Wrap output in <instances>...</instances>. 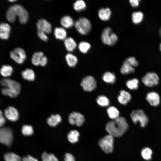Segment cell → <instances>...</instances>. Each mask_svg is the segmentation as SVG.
I'll list each match as a JSON object with an SVG mask.
<instances>
[{
    "instance_id": "4",
    "label": "cell",
    "mask_w": 161,
    "mask_h": 161,
    "mask_svg": "<svg viewBox=\"0 0 161 161\" xmlns=\"http://www.w3.org/2000/svg\"><path fill=\"white\" fill-rule=\"evenodd\" d=\"M75 27L80 34L87 35L92 29V24L90 20L85 17H80L74 23Z\"/></svg>"
},
{
    "instance_id": "8",
    "label": "cell",
    "mask_w": 161,
    "mask_h": 161,
    "mask_svg": "<svg viewBox=\"0 0 161 161\" xmlns=\"http://www.w3.org/2000/svg\"><path fill=\"white\" fill-rule=\"evenodd\" d=\"M159 78L157 73L151 72L147 73L142 79L143 83L146 86L151 87L157 85Z\"/></svg>"
},
{
    "instance_id": "1",
    "label": "cell",
    "mask_w": 161,
    "mask_h": 161,
    "mask_svg": "<svg viewBox=\"0 0 161 161\" xmlns=\"http://www.w3.org/2000/svg\"><path fill=\"white\" fill-rule=\"evenodd\" d=\"M129 125L125 119L119 117L109 122L106 125V129L113 137H119L122 136L127 130Z\"/></svg>"
},
{
    "instance_id": "18",
    "label": "cell",
    "mask_w": 161,
    "mask_h": 161,
    "mask_svg": "<svg viewBox=\"0 0 161 161\" xmlns=\"http://www.w3.org/2000/svg\"><path fill=\"white\" fill-rule=\"evenodd\" d=\"M117 99L120 103L126 105L131 100V96L128 92L122 90L120 92V95L118 96Z\"/></svg>"
},
{
    "instance_id": "5",
    "label": "cell",
    "mask_w": 161,
    "mask_h": 161,
    "mask_svg": "<svg viewBox=\"0 0 161 161\" xmlns=\"http://www.w3.org/2000/svg\"><path fill=\"white\" fill-rule=\"evenodd\" d=\"M131 117L134 123L139 122L142 127H145L148 122L147 116L142 109L133 110L131 114Z\"/></svg>"
},
{
    "instance_id": "29",
    "label": "cell",
    "mask_w": 161,
    "mask_h": 161,
    "mask_svg": "<svg viewBox=\"0 0 161 161\" xmlns=\"http://www.w3.org/2000/svg\"><path fill=\"white\" fill-rule=\"evenodd\" d=\"M107 112L109 117L113 119L119 117V112L118 110L114 106H110L107 109Z\"/></svg>"
},
{
    "instance_id": "14",
    "label": "cell",
    "mask_w": 161,
    "mask_h": 161,
    "mask_svg": "<svg viewBox=\"0 0 161 161\" xmlns=\"http://www.w3.org/2000/svg\"><path fill=\"white\" fill-rule=\"evenodd\" d=\"M37 27V30L43 32L46 34H49L52 31V26L51 24L44 19H40L38 21Z\"/></svg>"
},
{
    "instance_id": "45",
    "label": "cell",
    "mask_w": 161,
    "mask_h": 161,
    "mask_svg": "<svg viewBox=\"0 0 161 161\" xmlns=\"http://www.w3.org/2000/svg\"><path fill=\"white\" fill-rule=\"evenodd\" d=\"M22 160V161H38L37 159L30 155H27L26 157H24Z\"/></svg>"
},
{
    "instance_id": "25",
    "label": "cell",
    "mask_w": 161,
    "mask_h": 161,
    "mask_svg": "<svg viewBox=\"0 0 161 161\" xmlns=\"http://www.w3.org/2000/svg\"><path fill=\"white\" fill-rule=\"evenodd\" d=\"M13 71V68L11 66L4 65L0 69V73L3 77L7 78L11 75Z\"/></svg>"
},
{
    "instance_id": "37",
    "label": "cell",
    "mask_w": 161,
    "mask_h": 161,
    "mask_svg": "<svg viewBox=\"0 0 161 161\" xmlns=\"http://www.w3.org/2000/svg\"><path fill=\"white\" fill-rule=\"evenodd\" d=\"M143 14L140 12H134L132 15V19L133 22L135 24L140 23L142 20Z\"/></svg>"
},
{
    "instance_id": "36",
    "label": "cell",
    "mask_w": 161,
    "mask_h": 161,
    "mask_svg": "<svg viewBox=\"0 0 161 161\" xmlns=\"http://www.w3.org/2000/svg\"><path fill=\"white\" fill-rule=\"evenodd\" d=\"M134 71V67L126 64H123L120 68V72L124 75L132 73Z\"/></svg>"
},
{
    "instance_id": "33",
    "label": "cell",
    "mask_w": 161,
    "mask_h": 161,
    "mask_svg": "<svg viewBox=\"0 0 161 161\" xmlns=\"http://www.w3.org/2000/svg\"><path fill=\"white\" fill-rule=\"evenodd\" d=\"M43 55V53L41 52L34 53L31 59V62L32 64L35 66L39 65L40 60Z\"/></svg>"
},
{
    "instance_id": "19",
    "label": "cell",
    "mask_w": 161,
    "mask_h": 161,
    "mask_svg": "<svg viewBox=\"0 0 161 161\" xmlns=\"http://www.w3.org/2000/svg\"><path fill=\"white\" fill-rule=\"evenodd\" d=\"M60 23L64 28H70L74 25V22L72 18L70 16L66 15L61 19Z\"/></svg>"
},
{
    "instance_id": "34",
    "label": "cell",
    "mask_w": 161,
    "mask_h": 161,
    "mask_svg": "<svg viewBox=\"0 0 161 161\" xmlns=\"http://www.w3.org/2000/svg\"><path fill=\"white\" fill-rule=\"evenodd\" d=\"M152 151L149 148L145 147L143 148L141 151V155L144 160H149L152 157Z\"/></svg>"
},
{
    "instance_id": "48",
    "label": "cell",
    "mask_w": 161,
    "mask_h": 161,
    "mask_svg": "<svg viewBox=\"0 0 161 161\" xmlns=\"http://www.w3.org/2000/svg\"><path fill=\"white\" fill-rule=\"evenodd\" d=\"M160 36H161V28L160 30Z\"/></svg>"
},
{
    "instance_id": "44",
    "label": "cell",
    "mask_w": 161,
    "mask_h": 161,
    "mask_svg": "<svg viewBox=\"0 0 161 161\" xmlns=\"http://www.w3.org/2000/svg\"><path fill=\"white\" fill-rule=\"evenodd\" d=\"M47 63V57L43 55L41 58L40 62L39 65L44 66L46 65Z\"/></svg>"
},
{
    "instance_id": "21",
    "label": "cell",
    "mask_w": 161,
    "mask_h": 161,
    "mask_svg": "<svg viewBox=\"0 0 161 161\" xmlns=\"http://www.w3.org/2000/svg\"><path fill=\"white\" fill-rule=\"evenodd\" d=\"M61 117L59 114H52L47 118V122L49 126L55 127L61 122Z\"/></svg>"
},
{
    "instance_id": "41",
    "label": "cell",
    "mask_w": 161,
    "mask_h": 161,
    "mask_svg": "<svg viewBox=\"0 0 161 161\" xmlns=\"http://www.w3.org/2000/svg\"><path fill=\"white\" fill-rule=\"evenodd\" d=\"M37 35L38 37L42 41H46L48 40V36L45 32L37 30Z\"/></svg>"
},
{
    "instance_id": "6",
    "label": "cell",
    "mask_w": 161,
    "mask_h": 161,
    "mask_svg": "<svg viewBox=\"0 0 161 161\" xmlns=\"http://www.w3.org/2000/svg\"><path fill=\"white\" fill-rule=\"evenodd\" d=\"M98 144L104 152L111 153L113 149V137L110 134L107 135L99 140Z\"/></svg>"
},
{
    "instance_id": "11",
    "label": "cell",
    "mask_w": 161,
    "mask_h": 161,
    "mask_svg": "<svg viewBox=\"0 0 161 161\" xmlns=\"http://www.w3.org/2000/svg\"><path fill=\"white\" fill-rule=\"evenodd\" d=\"M68 120L72 125H76L80 126L82 125L85 121L84 116L80 113L73 112L70 114L69 116Z\"/></svg>"
},
{
    "instance_id": "15",
    "label": "cell",
    "mask_w": 161,
    "mask_h": 161,
    "mask_svg": "<svg viewBox=\"0 0 161 161\" xmlns=\"http://www.w3.org/2000/svg\"><path fill=\"white\" fill-rule=\"evenodd\" d=\"M112 32V29L109 27L104 29L101 33V39L104 44L110 46Z\"/></svg>"
},
{
    "instance_id": "35",
    "label": "cell",
    "mask_w": 161,
    "mask_h": 161,
    "mask_svg": "<svg viewBox=\"0 0 161 161\" xmlns=\"http://www.w3.org/2000/svg\"><path fill=\"white\" fill-rule=\"evenodd\" d=\"M96 101L99 106L102 107L107 106L109 104V99L104 95L99 96L97 99Z\"/></svg>"
},
{
    "instance_id": "47",
    "label": "cell",
    "mask_w": 161,
    "mask_h": 161,
    "mask_svg": "<svg viewBox=\"0 0 161 161\" xmlns=\"http://www.w3.org/2000/svg\"><path fill=\"white\" fill-rule=\"evenodd\" d=\"M16 0H10L9 1H11V2H13V1H15Z\"/></svg>"
},
{
    "instance_id": "12",
    "label": "cell",
    "mask_w": 161,
    "mask_h": 161,
    "mask_svg": "<svg viewBox=\"0 0 161 161\" xmlns=\"http://www.w3.org/2000/svg\"><path fill=\"white\" fill-rule=\"evenodd\" d=\"M4 117L11 121H15L18 119L19 114L17 110L13 106L7 107L4 111Z\"/></svg>"
},
{
    "instance_id": "31",
    "label": "cell",
    "mask_w": 161,
    "mask_h": 161,
    "mask_svg": "<svg viewBox=\"0 0 161 161\" xmlns=\"http://www.w3.org/2000/svg\"><path fill=\"white\" fill-rule=\"evenodd\" d=\"M79 136V132L76 130L70 131L67 135V138L69 141L72 143H75L78 141V137Z\"/></svg>"
},
{
    "instance_id": "39",
    "label": "cell",
    "mask_w": 161,
    "mask_h": 161,
    "mask_svg": "<svg viewBox=\"0 0 161 161\" xmlns=\"http://www.w3.org/2000/svg\"><path fill=\"white\" fill-rule=\"evenodd\" d=\"M42 161H58V159L52 154H48L46 152H44L42 155Z\"/></svg>"
},
{
    "instance_id": "2",
    "label": "cell",
    "mask_w": 161,
    "mask_h": 161,
    "mask_svg": "<svg viewBox=\"0 0 161 161\" xmlns=\"http://www.w3.org/2000/svg\"><path fill=\"white\" fill-rule=\"evenodd\" d=\"M17 16L19 17V21L22 24H25L28 20V12L22 6L18 4L10 7L6 14L7 18L11 23L15 21Z\"/></svg>"
},
{
    "instance_id": "22",
    "label": "cell",
    "mask_w": 161,
    "mask_h": 161,
    "mask_svg": "<svg viewBox=\"0 0 161 161\" xmlns=\"http://www.w3.org/2000/svg\"><path fill=\"white\" fill-rule=\"evenodd\" d=\"M64 44L66 49L69 52L73 51L77 46L75 41L71 37L66 38L64 40Z\"/></svg>"
},
{
    "instance_id": "28",
    "label": "cell",
    "mask_w": 161,
    "mask_h": 161,
    "mask_svg": "<svg viewBox=\"0 0 161 161\" xmlns=\"http://www.w3.org/2000/svg\"><path fill=\"white\" fill-rule=\"evenodd\" d=\"M4 158L5 161H22L19 156L12 152L6 153L4 155Z\"/></svg>"
},
{
    "instance_id": "40",
    "label": "cell",
    "mask_w": 161,
    "mask_h": 161,
    "mask_svg": "<svg viewBox=\"0 0 161 161\" xmlns=\"http://www.w3.org/2000/svg\"><path fill=\"white\" fill-rule=\"evenodd\" d=\"M123 64H128L133 67H136L138 65V61L133 57L127 58L124 61Z\"/></svg>"
},
{
    "instance_id": "17",
    "label": "cell",
    "mask_w": 161,
    "mask_h": 161,
    "mask_svg": "<svg viewBox=\"0 0 161 161\" xmlns=\"http://www.w3.org/2000/svg\"><path fill=\"white\" fill-rule=\"evenodd\" d=\"M11 28L10 26L6 23L0 24V38L3 39H7L9 36Z\"/></svg>"
},
{
    "instance_id": "20",
    "label": "cell",
    "mask_w": 161,
    "mask_h": 161,
    "mask_svg": "<svg viewBox=\"0 0 161 161\" xmlns=\"http://www.w3.org/2000/svg\"><path fill=\"white\" fill-rule=\"evenodd\" d=\"M54 34L56 39L63 40L66 38L67 32L64 27H56L54 30Z\"/></svg>"
},
{
    "instance_id": "38",
    "label": "cell",
    "mask_w": 161,
    "mask_h": 161,
    "mask_svg": "<svg viewBox=\"0 0 161 161\" xmlns=\"http://www.w3.org/2000/svg\"><path fill=\"white\" fill-rule=\"evenodd\" d=\"M33 130L31 125H24L21 129V132L23 135L25 136H30L33 133Z\"/></svg>"
},
{
    "instance_id": "49",
    "label": "cell",
    "mask_w": 161,
    "mask_h": 161,
    "mask_svg": "<svg viewBox=\"0 0 161 161\" xmlns=\"http://www.w3.org/2000/svg\"><path fill=\"white\" fill-rule=\"evenodd\" d=\"M160 50L161 51V44H160Z\"/></svg>"
},
{
    "instance_id": "32",
    "label": "cell",
    "mask_w": 161,
    "mask_h": 161,
    "mask_svg": "<svg viewBox=\"0 0 161 161\" xmlns=\"http://www.w3.org/2000/svg\"><path fill=\"white\" fill-rule=\"evenodd\" d=\"M139 81L136 78H133L128 80L126 82L127 87L131 90L137 89L138 87Z\"/></svg>"
},
{
    "instance_id": "30",
    "label": "cell",
    "mask_w": 161,
    "mask_h": 161,
    "mask_svg": "<svg viewBox=\"0 0 161 161\" xmlns=\"http://www.w3.org/2000/svg\"><path fill=\"white\" fill-rule=\"evenodd\" d=\"M91 48L90 44L85 41L80 42L78 45V48L80 52L83 53H87Z\"/></svg>"
},
{
    "instance_id": "9",
    "label": "cell",
    "mask_w": 161,
    "mask_h": 161,
    "mask_svg": "<svg viewBox=\"0 0 161 161\" xmlns=\"http://www.w3.org/2000/svg\"><path fill=\"white\" fill-rule=\"evenodd\" d=\"M11 58L18 64H22L26 58V55L24 50L21 48L15 49L10 52Z\"/></svg>"
},
{
    "instance_id": "23",
    "label": "cell",
    "mask_w": 161,
    "mask_h": 161,
    "mask_svg": "<svg viewBox=\"0 0 161 161\" xmlns=\"http://www.w3.org/2000/svg\"><path fill=\"white\" fill-rule=\"evenodd\" d=\"M21 75L24 79L28 81H32L35 79V73L31 69H27L22 71Z\"/></svg>"
},
{
    "instance_id": "13",
    "label": "cell",
    "mask_w": 161,
    "mask_h": 161,
    "mask_svg": "<svg viewBox=\"0 0 161 161\" xmlns=\"http://www.w3.org/2000/svg\"><path fill=\"white\" fill-rule=\"evenodd\" d=\"M146 99L150 105L153 106H157L160 103V96L155 92L151 91L148 93L146 96Z\"/></svg>"
},
{
    "instance_id": "24",
    "label": "cell",
    "mask_w": 161,
    "mask_h": 161,
    "mask_svg": "<svg viewBox=\"0 0 161 161\" xmlns=\"http://www.w3.org/2000/svg\"><path fill=\"white\" fill-rule=\"evenodd\" d=\"M65 59L67 64L70 67L75 66L78 62L77 57L71 53H68L66 54Z\"/></svg>"
},
{
    "instance_id": "10",
    "label": "cell",
    "mask_w": 161,
    "mask_h": 161,
    "mask_svg": "<svg viewBox=\"0 0 161 161\" xmlns=\"http://www.w3.org/2000/svg\"><path fill=\"white\" fill-rule=\"evenodd\" d=\"M80 85L84 91L90 92L96 88L97 83L96 80L92 76H88L83 79L80 83Z\"/></svg>"
},
{
    "instance_id": "3",
    "label": "cell",
    "mask_w": 161,
    "mask_h": 161,
    "mask_svg": "<svg viewBox=\"0 0 161 161\" xmlns=\"http://www.w3.org/2000/svg\"><path fill=\"white\" fill-rule=\"evenodd\" d=\"M0 84L4 87L2 89L1 92L4 95L14 98L16 97L20 92V84L16 81L4 78L1 80Z\"/></svg>"
},
{
    "instance_id": "43",
    "label": "cell",
    "mask_w": 161,
    "mask_h": 161,
    "mask_svg": "<svg viewBox=\"0 0 161 161\" xmlns=\"http://www.w3.org/2000/svg\"><path fill=\"white\" fill-rule=\"evenodd\" d=\"M5 123V119L2 112L0 110V127L3 126Z\"/></svg>"
},
{
    "instance_id": "7",
    "label": "cell",
    "mask_w": 161,
    "mask_h": 161,
    "mask_svg": "<svg viewBox=\"0 0 161 161\" xmlns=\"http://www.w3.org/2000/svg\"><path fill=\"white\" fill-rule=\"evenodd\" d=\"M13 139L12 131L8 127L0 128V143L10 146Z\"/></svg>"
},
{
    "instance_id": "46",
    "label": "cell",
    "mask_w": 161,
    "mask_h": 161,
    "mask_svg": "<svg viewBox=\"0 0 161 161\" xmlns=\"http://www.w3.org/2000/svg\"><path fill=\"white\" fill-rule=\"evenodd\" d=\"M131 5L133 7H136L139 4V1L137 0H131L129 1Z\"/></svg>"
},
{
    "instance_id": "26",
    "label": "cell",
    "mask_w": 161,
    "mask_h": 161,
    "mask_svg": "<svg viewBox=\"0 0 161 161\" xmlns=\"http://www.w3.org/2000/svg\"><path fill=\"white\" fill-rule=\"evenodd\" d=\"M103 80L109 83H113L116 80V77L114 73L108 72L105 73L102 77Z\"/></svg>"
},
{
    "instance_id": "16",
    "label": "cell",
    "mask_w": 161,
    "mask_h": 161,
    "mask_svg": "<svg viewBox=\"0 0 161 161\" xmlns=\"http://www.w3.org/2000/svg\"><path fill=\"white\" fill-rule=\"evenodd\" d=\"M112 15V11L109 7L102 8L98 12V15L99 18L103 21L109 20Z\"/></svg>"
},
{
    "instance_id": "27",
    "label": "cell",
    "mask_w": 161,
    "mask_h": 161,
    "mask_svg": "<svg viewBox=\"0 0 161 161\" xmlns=\"http://www.w3.org/2000/svg\"><path fill=\"white\" fill-rule=\"evenodd\" d=\"M73 7L76 11L80 12L86 9V5L84 1L78 0L74 3Z\"/></svg>"
},
{
    "instance_id": "42",
    "label": "cell",
    "mask_w": 161,
    "mask_h": 161,
    "mask_svg": "<svg viewBox=\"0 0 161 161\" xmlns=\"http://www.w3.org/2000/svg\"><path fill=\"white\" fill-rule=\"evenodd\" d=\"M64 161H75L74 157L71 154L67 153L65 154Z\"/></svg>"
}]
</instances>
